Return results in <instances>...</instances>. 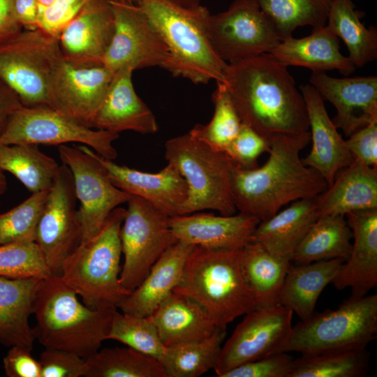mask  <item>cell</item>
<instances>
[{"mask_svg":"<svg viewBox=\"0 0 377 377\" xmlns=\"http://www.w3.org/2000/svg\"><path fill=\"white\" fill-rule=\"evenodd\" d=\"M222 82L242 123L263 138L309 131L302 94L288 66L271 53L228 63Z\"/></svg>","mask_w":377,"mask_h":377,"instance_id":"1","label":"cell"},{"mask_svg":"<svg viewBox=\"0 0 377 377\" xmlns=\"http://www.w3.org/2000/svg\"><path fill=\"white\" fill-rule=\"evenodd\" d=\"M269 140L264 165L243 169L235 164L232 191L237 209L265 220L288 203L316 198L327 188L325 179L305 165L300 152L311 141L310 132L277 134Z\"/></svg>","mask_w":377,"mask_h":377,"instance_id":"2","label":"cell"},{"mask_svg":"<svg viewBox=\"0 0 377 377\" xmlns=\"http://www.w3.org/2000/svg\"><path fill=\"white\" fill-rule=\"evenodd\" d=\"M77 296L59 276L41 279L34 300L32 332L45 348L87 359L107 340L117 308L91 309Z\"/></svg>","mask_w":377,"mask_h":377,"instance_id":"3","label":"cell"},{"mask_svg":"<svg viewBox=\"0 0 377 377\" xmlns=\"http://www.w3.org/2000/svg\"><path fill=\"white\" fill-rule=\"evenodd\" d=\"M165 44L164 69L194 84L223 82L228 63L213 50L207 32L209 15L200 5L188 8L170 0H137Z\"/></svg>","mask_w":377,"mask_h":377,"instance_id":"4","label":"cell"},{"mask_svg":"<svg viewBox=\"0 0 377 377\" xmlns=\"http://www.w3.org/2000/svg\"><path fill=\"white\" fill-rule=\"evenodd\" d=\"M241 250L194 246L173 290L200 304L219 329L256 308L242 274Z\"/></svg>","mask_w":377,"mask_h":377,"instance_id":"5","label":"cell"},{"mask_svg":"<svg viewBox=\"0 0 377 377\" xmlns=\"http://www.w3.org/2000/svg\"><path fill=\"white\" fill-rule=\"evenodd\" d=\"M125 214L124 207L114 209L101 230L80 242L63 263L60 278L89 308H117L131 293L120 281Z\"/></svg>","mask_w":377,"mask_h":377,"instance_id":"6","label":"cell"},{"mask_svg":"<svg viewBox=\"0 0 377 377\" xmlns=\"http://www.w3.org/2000/svg\"><path fill=\"white\" fill-rule=\"evenodd\" d=\"M377 334V295L352 297L335 310L313 313L292 326L274 353L313 355L364 349Z\"/></svg>","mask_w":377,"mask_h":377,"instance_id":"7","label":"cell"},{"mask_svg":"<svg viewBox=\"0 0 377 377\" xmlns=\"http://www.w3.org/2000/svg\"><path fill=\"white\" fill-rule=\"evenodd\" d=\"M165 157L187 184V198L179 215L207 209L224 216L235 214L237 208L232 191L235 163L226 153L214 150L188 133L165 142Z\"/></svg>","mask_w":377,"mask_h":377,"instance_id":"8","label":"cell"},{"mask_svg":"<svg viewBox=\"0 0 377 377\" xmlns=\"http://www.w3.org/2000/svg\"><path fill=\"white\" fill-rule=\"evenodd\" d=\"M62 53L58 38L24 29L0 41V78L25 106L51 107V82Z\"/></svg>","mask_w":377,"mask_h":377,"instance_id":"9","label":"cell"},{"mask_svg":"<svg viewBox=\"0 0 377 377\" xmlns=\"http://www.w3.org/2000/svg\"><path fill=\"white\" fill-rule=\"evenodd\" d=\"M127 205L120 229L124 257L120 281L131 292L162 254L178 240L170 228V217L148 201L131 195Z\"/></svg>","mask_w":377,"mask_h":377,"instance_id":"10","label":"cell"},{"mask_svg":"<svg viewBox=\"0 0 377 377\" xmlns=\"http://www.w3.org/2000/svg\"><path fill=\"white\" fill-rule=\"evenodd\" d=\"M119 134L89 128L49 105H23L0 135V145H61L83 144L102 157L114 160L112 143Z\"/></svg>","mask_w":377,"mask_h":377,"instance_id":"11","label":"cell"},{"mask_svg":"<svg viewBox=\"0 0 377 377\" xmlns=\"http://www.w3.org/2000/svg\"><path fill=\"white\" fill-rule=\"evenodd\" d=\"M59 158L70 169L77 200V216L81 228V242L96 235L110 213L127 203L131 195L114 186L96 156L86 145L58 146Z\"/></svg>","mask_w":377,"mask_h":377,"instance_id":"12","label":"cell"},{"mask_svg":"<svg viewBox=\"0 0 377 377\" xmlns=\"http://www.w3.org/2000/svg\"><path fill=\"white\" fill-rule=\"evenodd\" d=\"M207 32L213 50L226 63L270 53L281 42L256 0H234L226 10L210 14Z\"/></svg>","mask_w":377,"mask_h":377,"instance_id":"13","label":"cell"},{"mask_svg":"<svg viewBox=\"0 0 377 377\" xmlns=\"http://www.w3.org/2000/svg\"><path fill=\"white\" fill-rule=\"evenodd\" d=\"M114 31L103 57V64L112 72L147 67L165 68L168 48L141 8L134 3L110 0Z\"/></svg>","mask_w":377,"mask_h":377,"instance_id":"14","label":"cell"},{"mask_svg":"<svg viewBox=\"0 0 377 377\" xmlns=\"http://www.w3.org/2000/svg\"><path fill=\"white\" fill-rule=\"evenodd\" d=\"M76 200L72 173L62 163L49 189L36 237L52 275H60L64 261L81 242Z\"/></svg>","mask_w":377,"mask_h":377,"instance_id":"15","label":"cell"},{"mask_svg":"<svg viewBox=\"0 0 377 377\" xmlns=\"http://www.w3.org/2000/svg\"><path fill=\"white\" fill-rule=\"evenodd\" d=\"M114 73L103 62L72 60L61 55L51 82V107L92 128Z\"/></svg>","mask_w":377,"mask_h":377,"instance_id":"16","label":"cell"},{"mask_svg":"<svg viewBox=\"0 0 377 377\" xmlns=\"http://www.w3.org/2000/svg\"><path fill=\"white\" fill-rule=\"evenodd\" d=\"M293 313L277 304L257 307L245 314L222 345L214 368L217 376L221 377L240 364L273 354L290 332Z\"/></svg>","mask_w":377,"mask_h":377,"instance_id":"17","label":"cell"},{"mask_svg":"<svg viewBox=\"0 0 377 377\" xmlns=\"http://www.w3.org/2000/svg\"><path fill=\"white\" fill-rule=\"evenodd\" d=\"M309 81L334 106L332 121L346 137L377 120V76L336 78L312 71Z\"/></svg>","mask_w":377,"mask_h":377,"instance_id":"18","label":"cell"},{"mask_svg":"<svg viewBox=\"0 0 377 377\" xmlns=\"http://www.w3.org/2000/svg\"><path fill=\"white\" fill-rule=\"evenodd\" d=\"M96 156L117 188L148 201L169 217L180 214L188 186L174 165L168 163L158 172L151 173L118 165L97 153Z\"/></svg>","mask_w":377,"mask_h":377,"instance_id":"19","label":"cell"},{"mask_svg":"<svg viewBox=\"0 0 377 377\" xmlns=\"http://www.w3.org/2000/svg\"><path fill=\"white\" fill-rule=\"evenodd\" d=\"M260 221L242 212L230 216L199 212L170 217L169 225L178 241L211 249L239 250L250 242Z\"/></svg>","mask_w":377,"mask_h":377,"instance_id":"20","label":"cell"},{"mask_svg":"<svg viewBox=\"0 0 377 377\" xmlns=\"http://www.w3.org/2000/svg\"><path fill=\"white\" fill-rule=\"evenodd\" d=\"M300 89L306 105L312 141L309 154L302 160L305 165L318 172L329 186L337 174L354 159L346 140L328 116L318 91L311 84L302 85Z\"/></svg>","mask_w":377,"mask_h":377,"instance_id":"21","label":"cell"},{"mask_svg":"<svg viewBox=\"0 0 377 377\" xmlns=\"http://www.w3.org/2000/svg\"><path fill=\"white\" fill-rule=\"evenodd\" d=\"M353 243L348 259L332 283L339 290L351 288L362 297L377 285V209L348 213Z\"/></svg>","mask_w":377,"mask_h":377,"instance_id":"22","label":"cell"},{"mask_svg":"<svg viewBox=\"0 0 377 377\" xmlns=\"http://www.w3.org/2000/svg\"><path fill=\"white\" fill-rule=\"evenodd\" d=\"M114 31L110 0H89L58 37L67 59L103 62Z\"/></svg>","mask_w":377,"mask_h":377,"instance_id":"23","label":"cell"},{"mask_svg":"<svg viewBox=\"0 0 377 377\" xmlns=\"http://www.w3.org/2000/svg\"><path fill=\"white\" fill-rule=\"evenodd\" d=\"M133 71L124 68L114 73L106 96L93 121L92 128L118 134L124 131L143 135L158 131L154 113L135 91Z\"/></svg>","mask_w":377,"mask_h":377,"instance_id":"24","label":"cell"},{"mask_svg":"<svg viewBox=\"0 0 377 377\" xmlns=\"http://www.w3.org/2000/svg\"><path fill=\"white\" fill-rule=\"evenodd\" d=\"M194 246L178 241L166 250L140 284L118 305L121 312L147 317L179 283Z\"/></svg>","mask_w":377,"mask_h":377,"instance_id":"25","label":"cell"},{"mask_svg":"<svg viewBox=\"0 0 377 377\" xmlns=\"http://www.w3.org/2000/svg\"><path fill=\"white\" fill-rule=\"evenodd\" d=\"M315 198L293 202L286 209L260 221L250 242L260 245L277 258L292 263L297 246L318 218Z\"/></svg>","mask_w":377,"mask_h":377,"instance_id":"26","label":"cell"},{"mask_svg":"<svg viewBox=\"0 0 377 377\" xmlns=\"http://www.w3.org/2000/svg\"><path fill=\"white\" fill-rule=\"evenodd\" d=\"M147 317L165 347L205 339L219 329L200 304L174 291Z\"/></svg>","mask_w":377,"mask_h":377,"instance_id":"27","label":"cell"},{"mask_svg":"<svg viewBox=\"0 0 377 377\" xmlns=\"http://www.w3.org/2000/svg\"><path fill=\"white\" fill-rule=\"evenodd\" d=\"M316 197L318 217L377 209V168L353 160Z\"/></svg>","mask_w":377,"mask_h":377,"instance_id":"28","label":"cell"},{"mask_svg":"<svg viewBox=\"0 0 377 377\" xmlns=\"http://www.w3.org/2000/svg\"><path fill=\"white\" fill-rule=\"evenodd\" d=\"M270 53L286 66L320 71L337 70L343 75H350L356 68L348 57L340 52L339 38L325 27L313 29L310 35L302 38L291 36L283 40Z\"/></svg>","mask_w":377,"mask_h":377,"instance_id":"29","label":"cell"},{"mask_svg":"<svg viewBox=\"0 0 377 377\" xmlns=\"http://www.w3.org/2000/svg\"><path fill=\"white\" fill-rule=\"evenodd\" d=\"M41 279L0 277V343L32 350L35 338L29 318Z\"/></svg>","mask_w":377,"mask_h":377,"instance_id":"30","label":"cell"},{"mask_svg":"<svg viewBox=\"0 0 377 377\" xmlns=\"http://www.w3.org/2000/svg\"><path fill=\"white\" fill-rule=\"evenodd\" d=\"M343 260L331 259L302 265H290L281 290L278 304L302 320L314 312L317 300L327 284L337 275Z\"/></svg>","mask_w":377,"mask_h":377,"instance_id":"31","label":"cell"},{"mask_svg":"<svg viewBox=\"0 0 377 377\" xmlns=\"http://www.w3.org/2000/svg\"><path fill=\"white\" fill-rule=\"evenodd\" d=\"M291 262L277 258L260 245L249 242L241 250V268L257 307L278 304Z\"/></svg>","mask_w":377,"mask_h":377,"instance_id":"32","label":"cell"},{"mask_svg":"<svg viewBox=\"0 0 377 377\" xmlns=\"http://www.w3.org/2000/svg\"><path fill=\"white\" fill-rule=\"evenodd\" d=\"M352 231L345 216H319L297 246L292 262L295 265L348 259L351 250Z\"/></svg>","mask_w":377,"mask_h":377,"instance_id":"33","label":"cell"},{"mask_svg":"<svg viewBox=\"0 0 377 377\" xmlns=\"http://www.w3.org/2000/svg\"><path fill=\"white\" fill-rule=\"evenodd\" d=\"M362 13L352 0H332L326 29L340 38L347 46L348 58L355 67H362L377 58V30L367 29L361 22Z\"/></svg>","mask_w":377,"mask_h":377,"instance_id":"34","label":"cell"},{"mask_svg":"<svg viewBox=\"0 0 377 377\" xmlns=\"http://www.w3.org/2000/svg\"><path fill=\"white\" fill-rule=\"evenodd\" d=\"M59 168L38 145H0V170L12 174L31 193L49 190Z\"/></svg>","mask_w":377,"mask_h":377,"instance_id":"35","label":"cell"},{"mask_svg":"<svg viewBox=\"0 0 377 377\" xmlns=\"http://www.w3.org/2000/svg\"><path fill=\"white\" fill-rule=\"evenodd\" d=\"M226 329H218L209 337L165 347L161 362L167 377H198L214 368Z\"/></svg>","mask_w":377,"mask_h":377,"instance_id":"36","label":"cell"},{"mask_svg":"<svg viewBox=\"0 0 377 377\" xmlns=\"http://www.w3.org/2000/svg\"><path fill=\"white\" fill-rule=\"evenodd\" d=\"M85 362L84 377H167L159 360L128 346L98 350Z\"/></svg>","mask_w":377,"mask_h":377,"instance_id":"37","label":"cell"},{"mask_svg":"<svg viewBox=\"0 0 377 377\" xmlns=\"http://www.w3.org/2000/svg\"><path fill=\"white\" fill-rule=\"evenodd\" d=\"M273 23L281 40L293 36L300 27H323L332 0H256Z\"/></svg>","mask_w":377,"mask_h":377,"instance_id":"38","label":"cell"},{"mask_svg":"<svg viewBox=\"0 0 377 377\" xmlns=\"http://www.w3.org/2000/svg\"><path fill=\"white\" fill-rule=\"evenodd\" d=\"M369 360L366 348L302 355L293 360L288 377L363 376Z\"/></svg>","mask_w":377,"mask_h":377,"instance_id":"39","label":"cell"},{"mask_svg":"<svg viewBox=\"0 0 377 377\" xmlns=\"http://www.w3.org/2000/svg\"><path fill=\"white\" fill-rule=\"evenodd\" d=\"M212 101L214 111L210 121L196 124L188 133L214 150L225 153L237 136L242 121L223 82H216Z\"/></svg>","mask_w":377,"mask_h":377,"instance_id":"40","label":"cell"},{"mask_svg":"<svg viewBox=\"0 0 377 377\" xmlns=\"http://www.w3.org/2000/svg\"><path fill=\"white\" fill-rule=\"evenodd\" d=\"M125 346L161 362L165 353L156 329L148 317L114 312L107 340Z\"/></svg>","mask_w":377,"mask_h":377,"instance_id":"41","label":"cell"},{"mask_svg":"<svg viewBox=\"0 0 377 377\" xmlns=\"http://www.w3.org/2000/svg\"><path fill=\"white\" fill-rule=\"evenodd\" d=\"M52 276L36 242L0 245V277L43 279Z\"/></svg>","mask_w":377,"mask_h":377,"instance_id":"42","label":"cell"},{"mask_svg":"<svg viewBox=\"0 0 377 377\" xmlns=\"http://www.w3.org/2000/svg\"><path fill=\"white\" fill-rule=\"evenodd\" d=\"M48 191L31 193L20 204L0 213V245L36 242L37 226Z\"/></svg>","mask_w":377,"mask_h":377,"instance_id":"43","label":"cell"},{"mask_svg":"<svg viewBox=\"0 0 377 377\" xmlns=\"http://www.w3.org/2000/svg\"><path fill=\"white\" fill-rule=\"evenodd\" d=\"M268 150L269 140L242 123L237 136L225 153L237 166L249 170L258 166V158Z\"/></svg>","mask_w":377,"mask_h":377,"instance_id":"44","label":"cell"},{"mask_svg":"<svg viewBox=\"0 0 377 377\" xmlns=\"http://www.w3.org/2000/svg\"><path fill=\"white\" fill-rule=\"evenodd\" d=\"M293 360L288 353H273L240 364L221 377H288Z\"/></svg>","mask_w":377,"mask_h":377,"instance_id":"45","label":"cell"},{"mask_svg":"<svg viewBox=\"0 0 377 377\" xmlns=\"http://www.w3.org/2000/svg\"><path fill=\"white\" fill-rule=\"evenodd\" d=\"M38 361L40 377H84L85 359L76 354L45 348Z\"/></svg>","mask_w":377,"mask_h":377,"instance_id":"46","label":"cell"},{"mask_svg":"<svg viewBox=\"0 0 377 377\" xmlns=\"http://www.w3.org/2000/svg\"><path fill=\"white\" fill-rule=\"evenodd\" d=\"M89 0H55L48 8L38 10V29L58 38L61 31Z\"/></svg>","mask_w":377,"mask_h":377,"instance_id":"47","label":"cell"},{"mask_svg":"<svg viewBox=\"0 0 377 377\" xmlns=\"http://www.w3.org/2000/svg\"><path fill=\"white\" fill-rule=\"evenodd\" d=\"M346 145L353 159L377 168V120L351 134Z\"/></svg>","mask_w":377,"mask_h":377,"instance_id":"48","label":"cell"},{"mask_svg":"<svg viewBox=\"0 0 377 377\" xmlns=\"http://www.w3.org/2000/svg\"><path fill=\"white\" fill-rule=\"evenodd\" d=\"M31 350L19 345L10 347L3 358V367L8 377H40V366L31 354Z\"/></svg>","mask_w":377,"mask_h":377,"instance_id":"49","label":"cell"},{"mask_svg":"<svg viewBox=\"0 0 377 377\" xmlns=\"http://www.w3.org/2000/svg\"><path fill=\"white\" fill-rule=\"evenodd\" d=\"M23 105L17 94L0 78V135Z\"/></svg>","mask_w":377,"mask_h":377,"instance_id":"50","label":"cell"},{"mask_svg":"<svg viewBox=\"0 0 377 377\" xmlns=\"http://www.w3.org/2000/svg\"><path fill=\"white\" fill-rule=\"evenodd\" d=\"M14 1L0 0V41L22 29L15 15Z\"/></svg>","mask_w":377,"mask_h":377,"instance_id":"51","label":"cell"},{"mask_svg":"<svg viewBox=\"0 0 377 377\" xmlns=\"http://www.w3.org/2000/svg\"><path fill=\"white\" fill-rule=\"evenodd\" d=\"M14 12L17 22L24 29H38L36 0H15Z\"/></svg>","mask_w":377,"mask_h":377,"instance_id":"52","label":"cell"},{"mask_svg":"<svg viewBox=\"0 0 377 377\" xmlns=\"http://www.w3.org/2000/svg\"><path fill=\"white\" fill-rule=\"evenodd\" d=\"M181 6L193 8L201 5L202 0H170Z\"/></svg>","mask_w":377,"mask_h":377,"instance_id":"53","label":"cell"},{"mask_svg":"<svg viewBox=\"0 0 377 377\" xmlns=\"http://www.w3.org/2000/svg\"><path fill=\"white\" fill-rule=\"evenodd\" d=\"M7 181L3 171L0 170V195H3L7 190Z\"/></svg>","mask_w":377,"mask_h":377,"instance_id":"54","label":"cell"},{"mask_svg":"<svg viewBox=\"0 0 377 377\" xmlns=\"http://www.w3.org/2000/svg\"><path fill=\"white\" fill-rule=\"evenodd\" d=\"M55 0H36L38 10L50 7Z\"/></svg>","mask_w":377,"mask_h":377,"instance_id":"55","label":"cell"},{"mask_svg":"<svg viewBox=\"0 0 377 377\" xmlns=\"http://www.w3.org/2000/svg\"><path fill=\"white\" fill-rule=\"evenodd\" d=\"M120 1L131 2V3L137 2V0H120Z\"/></svg>","mask_w":377,"mask_h":377,"instance_id":"56","label":"cell"}]
</instances>
